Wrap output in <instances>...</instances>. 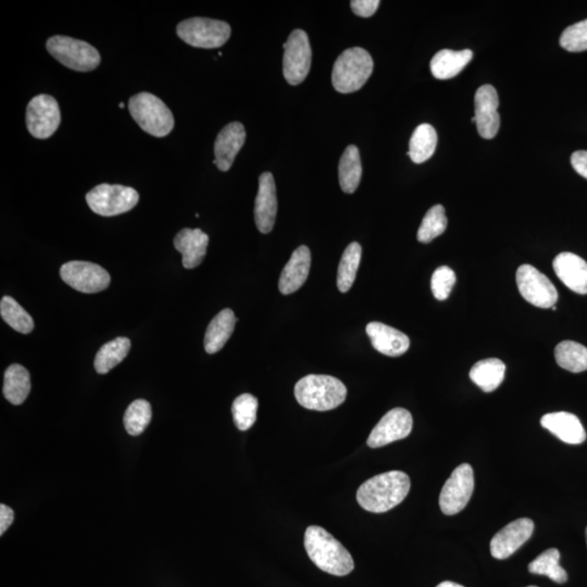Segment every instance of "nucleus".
<instances>
[{"label": "nucleus", "mask_w": 587, "mask_h": 587, "mask_svg": "<svg viewBox=\"0 0 587 587\" xmlns=\"http://www.w3.org/2000/svg\"><path fill=\"white\" fill-rule=\"evenodd\" d=\"M123 107H124V104L123 102H121V104H120V108H123Z\"/></svg>", "instance_id": "obj_45"}, {"label": "nucleus", "mask_w": 587, "mask_h": 587, "mask_svg": "<svg viewBox=\"0 0 587 587\" xmlns=\"http://www.w3.org/2000/svg\"><path fill=\"white\" fill-rule=\"evenodd\" d=\"M456 284L454 270L447 266L438 267L431 280L432 293L437 300H446Z\"/></svg>", "instance_id": "obj_39"}, {"label": "nucleus", "mask_w": 587, "mask_h": 587, "mask_svg": "<svg viewBox=\"0 0 587 587\" xmlns=\"http://www.w3.org/2000/svg\"><path fill=\"white\" fill-rule=\"evenodd\" d=\"M4 396L9 403L19 406L24 404L31 392V376L25 367L15 363L5 370Z\"/></svg>", "instance_id": "obj_27"}, {"label": "nucleus", "mask_w": 587, "mask_h": 587, "mask_svg": "<svg viewBox=\"0 0 587 587\" xmlns=\"http://www.w3.org/2000/svg\"><path fill=\"white\" fill-rule=\"evenodd\" d=\"M15 520L14 510L5 504L0 505V535H4Z\"/></svg>", "instance_id": "obj_42"}, {"label": "nucleus", "mask_w": 587, "mask_h": 587, "mask_svg": "<svg viewBox=\"0 0 587 587\" xmlns=\"http://www.w3.org/2000/svg\"><path fill=\"white\" fill-rule=\"evenodd\" d=\"M585 538H586V543H587V528H586V531H585Z\"/></svg>", "instance_id": "obj_44"}, {"label": "nucleus", "mask_w": 587, "mask_h": 587, "mask_svg": "<svg viewBox=\"0 0 587 587\" xmlns=\"http://www.w3.org/2000/svg\"><path fill=\"white\" fill-rule=\"evenodd\" d=\"M48 53L69 69L89 72L100 64V55L92 45L68 37H53L47 41Z\"/></svg>", "instance_id": "obj_6"}, {"label": "nucleus", "mask_w": 587, "mask_h": 587, "mask_svg": "<svg viewBox=\"0 0 587 587\" xmlns=\"http://www.w3.org/2000/svg\"><path fill=\"white\" fill-rule=\"evenodd\" d=\"M410 491V478L403 471L375 476L358 488L357 501L364 510L383 514L400 505Z\"/></svg>", "instance_id": "obj_1"}, {"label": "nucleus", "mask_w": 587, "mask_h": 587, "mask_svg": "<svg viewBox=\"0 0 587 587\" xmlns=\"http://www.w3.org/2000/svg\"><path fill=\"white\" fill-rule=\"evenodd\" d=\"M560 43L570 53L587 50V19L567 27L561 34Z\"/></svg>", "instance_id": "obj_38"}, {"label": "nucleus", "mask_w": 587, "mask_h": 587, "mask_svg": "<svg viewBox=\"0 0 587 587\" xmlns=\"http://www.w3.org/2000/svg\"><path fill=\"white\" fill-rule=\"evenodd\" d=\"M447 216L445 208L442 204L433 206L426 213L418 231V241L420 243H431L433 239L443 235L447 227Z\"/></svg>", "instance_id": "obj_35"}, {"label": "nucleus", "mask_w": 587, "mask_h": 587, "mask_svg": "<svg viewBox=\"0 0 587 587\" xmlns=\"http://www.w3.org/2000/svg\"><path fill=\"white\" fill-rule=\"evenodd\" d=\"M528 587H538V586H528Z\"/></svg>", "instance_id": "obj_46"}, {"label": "nucleus", "mask_w": 587, "mask_h": 587, "mask_svg": "<svg viewBox=\"0 0 587 587\" xmlns=\"http://www.w3.org/2000/svg\"><path fill=\"white\" fill-rule=\"evenodd\" d=\"M555 358L557 363L570 372L580 373L587 370V349L577 341H561L556 347Z\"/></svg>", "instance_id": "obj_31"}, {"label": "nucleus", "mask_w": 587, "mask_h": 587, "mask_svg": "<svg viewBox=\"0 0 587 587\" xmlns=\"http://www.w3.org/2000/svg\"><path fill=\"white\" fill-rule=\"evenodd\" d=\"M283 74L290 85L305 81L311 67V47L309 38L303 30L290 33L284 44Z\"/></svg>", "instance_id": "obj_9"}, {"label": "nucleus", "mask_w": 587, "mask_h": 587, "mask_svg": "<svg viewBox=\"0 0 587 587\" xmlns=\"http://www.w3.org/2000/svg\"><path fill=\"white\" fill-rule=\"evenodd\" d=\"M237 319L231 309H224L216 315L204 334V351L210 355L224 349L226 341L235 332Z\"/></svg>", "instance_id": "obj_24"}, {"label": "nucleus", "mask_w": 587, "mask_h": 587, "mask_svg": "<svg viewBox=\"0 0 587 587\" xmlns=\"http://www.w3.org/2000/svg\"><path fill=\"white\" fill-rule=\"evenodd\" d=\"M572 167L577 173L587 180V152L578 151L571 156Z\"/></svg>", "instance_id": "obj_41"}, {"label": "nucleus", "mask_w": 587, "mask_h": 587, "mask_svg": "<svg viewBox=\"0 0 587 587\" xmlns=\"http://www.w3.org/2000/svg\"><path fill=\"white\" fill-rule=\"evenodd\" d=\"M129 110L141 129L155 138H164L173 130V112L155 95L142 92L131 97Z\"/></svg>", "instance_id": "obj_5"}, {"label": "nucleus", "mask_w": 587, "mask_h": 587, "mask_svg": "<svg viewBox=\"0 0 587 587\" xmlns=\"http://www.w3.org/2000/svg\"><path fill=\"white\" fill-rule=\"evenodd\" d=\"M380 4L379 0H353L351 5L353 14L362 16V18H369L376 13Z\"/></svg>", "instance_id": "obj_40"}, {"label": "nucleus", "mask_w": 587, "mask_h": 587, "mask_svg": "<svg viewBox=\"0 0 587 587\" xmlns=\"http://www.w3.org/2000/svg\"><path fill=\"white\" fill-rule=\"evenodd\" d=\"M373 59L367 50L352 47L341 54L336 59L332 84L336 92L351 94L357 92L372 77Z\"/></svg>", "instance_id": "obj_4"}, {"label": "nucleus", "mask_w": 587, "mask_h": 587, "mask_svg": "<svg viewBox=\"0 0 587 587\" xmlns=\"http://www.w3.org/2000/svg\"><path fill=\"white\" fill-rule=\"evenodd\" d=\"M174 247L182 254L185 269H194L202 264L207 254L209 236L202 230L183 229L174 237Z\"/></svg>", "instance_id": "obj_23"}, {"label": "nucleus", "mask_w": 587, "mask_h": 587, "mask_svg": "<svg viewBox=\"0 0 587 587\" xmlns=\"http://www.w3.org/2000/svg\"><path fill=\"white\" fill-rule=\"evenodd\" d=\"M472 57L473 53L470 49L438 51L431 60L433 77L437 79H449L458 76L472 60Z\"/></svg>", "instance_id": "obj_25"}, {"label": "nucleus", "mask_w": 587, "mask_h": 587, "mask_svg": "<svg viewBox=\"0 0 587 587\" xmlns=\"http://www.w3.org/2000/svg\"><path fill=\"white\" fill-rule=\"evenodd\" d=\"M475 104V118L478 134L486 140L494 139L500 127L498 90L492 85H483L477 90Z\"/></svg>", "instance_id": "obj_15"}, {"label": "nucleus", "mask_w": 587, "mask_h": 587, "mask_svg": "<svg viewBox=\"0 0 587 587\" xmlns=\"http://www.w3.org/2000/svg\"><path fill=\"white\" fill-rule=\"evenodd\" d=\"M561 552L556 549L547 550L537 560L529 564V571L533 574L546 575L556 583H566L568 574L561 564Z\"/></svg>", "instance_id": "obj_33"}, {"label": "nucleus", "mask_w": 587, "mask_h": 587, "mask_svg": "<svg viewBox=\"0 0 587 587\" xmlns=\"http://www.w3.org/2000/svg\"><path fill=\"white\" fill-rule=\"evenodd\" d=\"M475 489V473L472 466L463 464L457 466L445 484L440 495V507L443 514H459L468 505Z\"/></svg>", "instance_id": "obj_10"}, {"label": "nucleus", "mask_w": 587, "mask_h": 587, "mask_svg": "<svg viewBox=\"0 0 587 587\" xmlns=\"http://www.w3.org/2000/svg\"><path fill=\"white\" fill-rule=\"evenodd\" d=\"M311 266V254L307 246H299L292 255L281 273L278 289L283 295L299 290L307 281Z\"/></svg>", "instance_id": "obj_21"}, {"label": "nucleus", "mask_w": 587, "mask_h": 587, "mask_svg": "<svg viewBox=\"0 0 587 587\" xmlns=\"http://www.w3.org/2000/svg\"><path fill=\"white\" fill-rule=\"evenodd\" d=\"M152 418L151 404L138 400L130 404L124 414L125 430L130 435L138 436L150 425Z\"/></svg>", "instance_id": "obj_36"}, {"label": "nucleus", "mask_w": 587, "mask_h": 587, "mask_svg": "<svg viewBox=\"0 0 587 587\" xmlns=\"http://www.w3.org/2000/svg\"><path fill=\"white\" fill-rule=\"evenodd\" d=\"M506 366L500 359L488 358L478 362L472 367L470 379L483 392L498 390L505 379Z\"/></svg>", "instance_id": "obj_26"}, {"label": "nucleus", "mask_w": 587, "mask_h": 587, "mask_svg": "<svg viewBox=\"0 0 587 587\" xmlns=\"http://www.w3.org/2000/svg\"><path fill=\"white\" fill-rule=\"evenodd\" d=\"M560 280L577 294H587V262L572 253H561L554 260Z\"/></svg>", "instance_id": "obj_20"}, {"label": "nucleus", "mask_w": 587, "mask_h": 587, "mask_svg": "<svg viewBox=\"0 0 587 587\" xmlns=\"http://www.w3.org/2000/svg\"><path fill=\"white\" fill-rule=\"evenodd\" d=\"M436 587H465V586L460 585L458 583L450 582V581H445V582H442L441 584H438Z\"/></svg>", "instance_id": "obj_43"}, {"label": "nucleus", "mask_w": 587, "mask_h": 587, "mask_svg": "<svg viewBox=\"0 0 587 587\" xmlns=\"http://www.w3.org/2000/svg\"><path fill=\"white\" fill-rule=\"evenodd\" d=\"M362 248L361 244L353 242L347 246L339 266L338 288L341 293H347L356 280L359 265H361Z\"/></svg>", "instance_id": "obj_32"}, {"label": "nucleus", "mask_w": 587, "mask_h": 587, "mask_svg": "<svg viewBox=\"0 0 587 587\" xmlns=\"http://www.w3.org/2000/svg\"><path fill=\"white\" fill-rule=\"evenodd\" d=\"M346 396L343 382L330 375H307L295 385V397L300 406L317 412L338 408L345 402Z\"/></svg>", "instance_id": "obj_3"}, {"label": "nucleus", "mask_w": 587, "mask_h": 587, "mask_svg": "<svg viewBox=\"0 0 587 587\" xmlns=\"http://www.w3.org/2000/svg\"><path fill=\"white\" fill-rule=\"evenodd\" d=\"M258 400L253 395L238 396L232 404V414L238 430L247 431L257 420Z\"/></svg>", "instance_id": "obj_37"}, {"label": "nucleus", "mask_w": 587, "mask_h": 587, "mask_svg": "<svg viewBox=\"0 0 587 587\" xmlns=\"http://www.w3.org/2000/svg\"><path fill=\"white\" fill-rule=\"evenodd\" d=\"M61 113L53 96L42 94L34 97L26 108V127L34 138L49 139L58 130Z\"/></svg>", "instance_id": "obj_13"}, {"label": "nucleus", "mask_w": 587, "mask_h": 587, "mask_svg": "<svg viewBox=\"0 0 587 587\" xmlns=\"http://www.w3.org/2000/svg\"><path fill=\"white\" fill-rule=\"evenodd\" d=\"M362 175L361 153L355 145L346 148L339 164V179L341 191L352 194L357 191Z\"/></svg>", "instance_id": "obj_28"}, {"label": "nucleus", "mask_w": 587, "mask_h": 587, "mask_svg": "<svg viewBox=\"0 0 587 587\" xmlns=\"http://www.w3.org/2000/svg\"><path fill=\"white\" fill-rule=\"evenodd\" d=\"M176 34L193 47L219 48L229 41L231 26L225 21L192 18L182 21L176 27Z\"/></svg>", "instance_id": "obj_7"}, {"label": "nucleus", "mask_w": 587, "mask_h": 587, "mask_svg": "<svg viewBox=\"0 0 587 587\" xmlns=\"http://www.w3.org/2000/svg\"><path fill=\"white\" fill-rule=\"evenodd\" d=\"M366 330L374 350L385 356L400 357L409 350L410 340L401 330L381 322L369 323Z\"/></svg>", "instance_id": "obj_19"}, {"label": "nucleus", "mask_w": 587, "mask_h": 587, "mask_svg": "<svg viewBox=\"0 0 587 587\" xmlns=\"http://www.w3.org/2000/svg\"><path fill=\"white\" fill-rule=\"evenodd\" d=\"M62 281L84 294H96L110 287L111 278L104 267L88 261H69L60 269Z\"/></svg>", "instance_id": "obj_11"}, {"label": "nucleus", "mask_w": 587, "mask_h": 587, "mask_svg": "<svg viewBox=\"0 0 587 587\" xmlns=\"http://www.w3.org/2000/svg\"><path fill=\"white\" fill-rule=\"evenodd\" d=\"M278 213L277 187L272 173L259 178V190L255 203V222L262 235H269L275 226Z\"/></svg>", "instance_id": "obj_17"}, {"label": "nucleus", "mask_w": 587, "mask_h": 587, "mask_svg": "<svg viewBox=\"0 0 587 587\" xmlns=\"http://www.w3.org/2000/svg\"><path fill=\"white\" fill-rule=\"evenodd\" d=\"M540 425L561 441L579 445L586 440V432L577 415L569 413L547 414L540 419Z\"/></svg>", "instance_id": "obj_22"}, {"label": "nucleus", "mask_w": 587, "mask_h": 587, "mask_svg": "<svg viewBox=\"0 0 587 587\" xmlns=\"http://www.w3.org/2000/svg\"><path fill=\"white\" fill-rule=\"evenodd\" d=\"M246 131L239 122H232L221 130L215 142V164L220 171H229L236 161L239 151L242 150Z\"/></svg>", "instance_id": "obj_18"}, {"label": "nucleus", "mask_w": 587, "mask_h": 587, "mask_svg": "<svg viewBox=\"0 0 587 587\" xmlns=\"http://www.w3.org/2000/svg\"><path fill=\"white\" fill-rule=\"evenodd\" d=\"M131 350V341L118 338L105 344L97 352L94 367L100 374H106L121 363Z\"/></svg>", "instance_id": "obj_30"}, {"label": "nucleus", "mask_w": 587, "mask_h": 587, "mask_svg": "<svg viewBox=\"0 0 587 587\" xmlns=\"http://www.w3.org/2000/svg\"><path fill=\"white\" fill-rule=\"evenodd\" d=\"M534 523L522 518L501 529L491 541V554L496 560L504 561L514 555L532 537Z\"/></svg>", "instance_id": "obj_16"}, {"label": "nucleus", "mask_w": 587, "mask_h": 587, "mask_svg": "<svg viewBox=\"0 0 587 587\" xmlns=\"http://www.w3.org/2000/svg\"><path fill=\"white\" fill-rule=\"evenodd\" d=\"M0 315L16 332L28 334L34 329L32 317L10 296H4L0 301Z\"/></svg>", "instance_id": "obj_34"}, {"label": "nucleus", "mask_w": 587, "mask_h": 587, "mask_svg": "<svg viewBox=\"0 0 587 587\" xmlns=\"http://www.w3.org/2000/svg\"><path fill=\"white\" fill-rule=\"evenodd\" d=\"M140 201L139 193L132 187L100 184L88 193L89 207L97 215L113 216L132 210Z\"/></svg>", "instance_id": "obj_8"}, {"label": "nucleus", "mask_w": 587, "mask_h": 587, "mask_svg": "<svg viewBox=\"0 0 587 587\" xmlns=\"http://www.w3.org/2000/svg\"><path fill=\"white\" fill-rule=\"evenodd\" d=\"M413 415L404 408H394L387 413L375 425L368 437V446L383 447L389 444L404 440L413 430Z\"/></svg>", "instance_id": "obj_14"}, {"label": "nucleus", "mask_w": 587, "mask_h": 587, "mask_svg": "<svg viewBox=\"0 0 587 587\" xmlns=\"http://www.w3.org/2000/svg\"><path fill=\"white\" fill-rule=\"evenodd\" d=\"M436 145L435 129L430 124H421L410 139L408 155L414 163H424L435 155Z\"/></svg>", "instance_id": "obj_29"}, {"label": "nucleus", "mask_w": 587, "mask_h": 587, "mask_svg": "<svg viewBox=\"0 0 587 587\" xmlns=\"http://www.w3.org/2000/svg\"><path fill=\"white\" fill-rule=\"evenodd\" d=\"M305 549L310 561L324 572L344 577L355 569L350 551L323 528L306 529Z\"/></svg>", "instance_id": "obj_2"}, {"label": "nucleus", "mask_w": 587, "mask_h": 587, "mask_svg": "<svg viewBox=\"0 0 587 587\" xmlns=\"http://www.w3.org/2000/svg\"><path fill=\"white\" fill-rule=\"evenodd\" d=\"M516 278L519 292L528 303L543 309L556 305L558 292L555 285L537 267L529 265L519 267Z\"/></svg>", "instance_id": "obj_12"}]
</instances>
